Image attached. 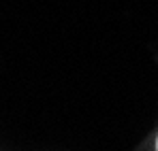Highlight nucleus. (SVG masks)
I'll list each match as a JSON object with an SVG mask.
<instances>
[{
  "label": "nucleus",
  "mask_w": 158,
  "mask_h": 151,
  "mask_svg": "<svg viewBox=\"0 0 158 151\" xmlns=\"http://www.w3.org/2000/svg\"><path fill=\"white\" fill-rule=\"evenodd\" d=\"M156 151H158V136H156Z\"/></svg>",
  "instance_id": "f257e3e1"
}]
</instances>
